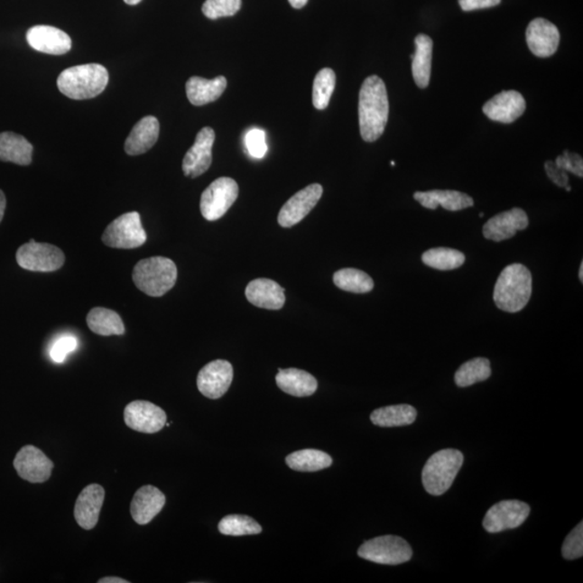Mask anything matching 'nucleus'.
<instances>
[{
  "instance_id": "1",
  "label": "nucleus",
  "mask_w": 583,
  "mask_h": 583,
  "mask_svg": "<svg viewBox=\"0 0 583 583\" xmlns=\"http://www.w3.org/2000/svg\"><path fill=\"white\" fill-rule=\"evenodd\" d=\"M389 117L386 85L376 75L363 82L359 96V124L362 139L375 142L384 134Z\"/></svg>"
},
{
  "instance_id": "2",
  "label": "nucleus",
  "mask_w": 583,
  "mask_h": 583,
  "mask_svg": "<svg viewBox=\"0 0 583 583\" xmlns=\"http://www.w3.org/2000/svg\"><path fill=\"white\" fill-rule=\"evenodd\" d=\"M532 277L526 266L511 264L499 274L494 289L495 304L505 312H519L531 300Z\"/></svg>"
},
{
  "instance_id": "3",
  "label": "nucleus",
  "mask_w": 583,
  "mask_h": 583,
  "mask_svg": "<svg viewBox=\"0 0 583 583\" xmlns=\"http://www.w3.org/2000/svg\"><path fill=\"white\" fill-rule=\"evenodd\" d=\"M108 80V71L103 65H77L60 74L58 88L64 96L73 100H88L101 95Z\"/></svg>"
},
{
  "instance_id": "4",
  "label": "nucleus",
  "mask_w": 583,
  "mask_h": 583,
  "mask_svg": "<svg viewBox=\"0 0 583 583\" xmlns=\"http://www.w3.org/2000/svg\"><path fill=\"white\" fill-rule=\"evenodd\" d=\"M132 279L143 293L161 297L174 287L178 280V268L168 257L145 258L136 264Z\"/></svg>"
},
{
  "instance_id": "5",
  "label": "nucleus",
  "mask_w": 583,
  "mask_h": 583,
  "mask_svg": "<svg viewBox=\"0 0 583 583\" xmlns=\"http://www.w3.org/2000/svg\"><path fill=\"white\" fill-rule=\"evenodd\" d=\"M463 464L464 454L458 449H441L433 454L422 469V484L427 493L432 496L447 493Z\"/></svg>"
},
{
  "instance_id": "6",
  "label": "nucleus",
  "mask_w": 583,
  "mask_h": 583,
  "mask_svg": "<svg viewBox=\"0 0 583 583\" xmlns=\"http://www.w3.org/2000/svg\"><path fill=\"white\" fill-rule=\"evenodd\" d=\"M361 559L384 565H400L412 557V550L403 538L393 535L381 536L363 542L357 550Z\"/></svg>"
},
{
  "instance_id": "7",
  "label": "nucleus",
  "mask_w": 583,
  "mask_h": 583,
  "mask_svg": "<svg viewBox=\"0 0 583 583\" xmlns=\"http://www.w3.org/2000/svg\"><path fill=\"white\" fill-rule=\"evenodd\" d=\"M147 235L137 212L125 213L115 219L102 236L104 245L114 249H136L145 244Z\"/></svg>"
},
{
  "instance_id": "8",
  "label": "nucleus",
  "mask_w": 583,
  "mask_h": 583,
  "mask_svg": "<svg viewBox=\"0 0 583 583\" xmlns=\"http://www.w3.org/2000/svg\"><path fill=\"white\" fill-rule=\"evenodd\" d=\"M239 195V186L230 178H219L202 192L200 210L208 222L217 221L233 207Z\"/></svg>"
},
{
  "instance_id": "9",
  "label": "nucleus",
  "mask_w": 583,
  "mask_h": 583,
  "mask_svg": "<svg viewBox=\"0 0 583 583\" xmlns=\"http://www.w3.org/2000/svg\"><path fill=\"white\" fill-rule=\"evenodd\" d=\"M16 262L21 268L30 272L52 273L62 268L65 255L58 246L49 244H37L31 240L19 247Z\"/></svg>"
},
{
  "instance_id": "10",
  "label": "nucleus",
  "mask_w": 583,
  "mask_h": 583,
  "mask_svg": "<svg viewBox=\"0 0 583 583\" xmlns=\"http://www.w3.org/2000/svg\"><path fill=\"white\" fill-rule=\"evenodd\" d=\"M531 514V507L520 500H503L494 504L484 516L483 527L492 533L502 532L524 523Z\"/></svg>"
},
{
  "instance_id": "11",
  "label": "nucleus",
  "mask_w": 583,
  "mask_h": 583,
  "mask_svg": "<svg viewBox=\"0 0 583 583\" xmlns=\"http://www.w3.org/2000/svg\"><path fill=\"white\" fill-rule=\"evenodd\" d=\"M124 420L132 430L153 434L166 426L167 414L162 408L148 401L137 400L125 406Z\"/></svg>"
},
{
  "instance_id": "12",
  "label": "nucleus",
  "mask_w": 583,
  "mask_h": 583,
  "mask_svg": "<svg viewBox=\"0 0 583 583\" xmlns=\"http://www.w3.org/2000/svg\"><path fill=\"white\" fill-rule=\"evenodd\" d=\"M233 379L232 363L216 360L201 368L197 377V387L206 398L217 400L228 392Z\"/></svg>"
},
{
  "instance_id": "13",
  "label": "nucleus",
  "mask_w": 583,
  "mask_h": 583,
  "mask_svg": "<svg viewBox=\"0 0 583 583\" xmlns=\"http://www.w3.org/2000/svg\"><path fill=\"white\" fill-rule=\"evenodd\" d=\"M14 467L23 480L43 483L51 478L54 464L42 449L32 445H26L16 454Z\"/></svg>"
},
{
  "instance_id": "14",
  "label": "nucleus",
  "mask_w": 583,
  "mask_h": 583,
  "mask_svg": "<svg viewBox=\"0 0 583 583\" xmlns=\"http://www.w3.org/2000/svg\"><path fill=\"white\" fill-rule=\"evenodd\" d=\"M323 189L320 184H311L305 187L284 203L279 212L280 227L290 228L299 224L310 214L321 199Z\"/></svg>"
},
{
  "instance_id": "15",
  "label": "nucleus",
  "mask_w": 583,
  "mask_h": 583,
  "mask_svg": "<svg viewBox=\"0 0 583 583\" xmlns=\"http://www.w3.org/2000/svg\"><path fill=\"white\" fill-rule=\"evenodd\" d=\"M214 141H216V132L210 126H206L197 134L194 145L186 153L183 166H181L187 178H198L210 169Z\"/></svg>"
},
{
  "instance_id": "16",
  "label": "nucleus",
  "mask_w": 583,
  "mask_h": 583,
  "mask_svg": "<svg viewBox=\"0 0 583 583\" xmlns=\"http://www.w3.org/2000/svg\"><path fill=\"white\" fill-rule=\"evenodd\" d=\"M526 42L532 53L536 57H551L559 48L560 32L558 27L546 19L532 20L526 29Z\"/></svg>"
},
{
  "instance_id": "17",
  "label": "nucleus",
  "mask_w": 583,
  "mask_h": 583,
  "mask_svg": "<svg viewBox=\"0 0 583 583\" xmlns=\"http://www.w3.org/2000/svg\"><path fill=\"white\" fill-rule=\"evenodd\" d=\"M104 499L106 489L100 484H90L82 489L76 500L74 516L77 523L84 530L91 531L97 526Z\"/></svg>"
},
{
  "instance_id": "18",
  "label": "nucleus",
  "mask_w": 583,
  "mask_h": 583,
  "mask_svg": "<svg viewBox=\"0 0 583 583\" xmlns=\"http://www.w3.org/2000/svg\"><path fill=\"white\" fill-rule=\"evenodd\" d=\"M530 225L527 214L520 208L497 214L483 227V236L488 240L500 242L513 238L520 230Z\"/></svg>"
},
{
  "instance_id": "19",
  "label": "nucleus",
  "mask_w": 583,
  "mask_h": 583,
  "mask_svg": "<svg viewBox=\"0 0 583 583\" xmlns=\"http://www.w3.org/2000/svg\"><path fill=\"white\" fill-rule=\"evenodd\" d=\"M526 103L518 91H503L495 96L483 106V113L494 121L513 124L524 114Z\"/></svg>"
},
{
  "instance_id": "20",
  "label": "nucleus",
  "mask_w": 583,
  "mask_h": 583,
  "mask_svg": "<svg viewBox=\"0 0 583 583\" xmlns=\"http://www.w3.org/2000/svg\"><path fill=\"white\" fill-rule=\"evenodd\" d=\"M26 40L36 51L51 54V56H62L71 48L70 37L57 27L49 25L32 27L26 32Z\"/></svg>"
},
{
  "instance_id": "21",
  "label": "nucleus",
  "mask_w": 583,
  "mask_h": 583,
  "mask_svg": "<svg viewBox=\"0 0 583 583\" xmlns=\"http://www.w3.org/2000/svg\"><path fill=\"white\" fill-rule=\"evenodd\" d=\"M166 504V496L161 489L145 486L137 489L131 502L132 519L139 525H146L162 513Z\"/></svg>"
},
{
  "instance_id": "22",
  "label": "nucleus",
  "mask_w": 583,
  "mask_h": 583,
  "mask_svg": "<svg viewBox=\"0 0 583 583\" xmlns=\"http://www.w3.org/2000/svg\"><path fill=\"white\" fill-rule=\"evenodd\" d=\"M245 296L252 305L268 310H279L285 304L284 289L273 280H253L245 289Z\"/></svg>"
},
{
  "instance_id": "23",
  "label": "nucleus",
  "mask_w": 583,
  "mask_h": 583,
  "mask_svg": "<svg viewBox=\"0 0 583 583\" xmlns=\"http://www.w3.org/2000/svg\"><path fill=\"white\" fill-rule=\"evenodd\" d=\"M161 125L156 117L142 118L132 129L125 143V151L130 156H139L145 153L156 144Z\"/></svg>"
},
{
  "instance_id": "24",
  "label": "nucleus",
  "mask_w": 583,
  "mask_h": 583,
  "mask_svg": "<svg viewBox=\"0 0 583 583\" xmlns=\"http://www.w3.org/2000/svg\"><path fill=\"white\" fill-rule=\"evenodd\" d=\"M227 88V79L224 76L211 80L194 76L186 82V95L192 106H202L218 100Z\"/></svg>"
},
{
  "instance_id": "25",
  "label": "nucleus",
  "mask_w": 583,
  "mask_h": 583,
  "mask_svg": "<svg viewBox=\"0 0 583 583\" xmlns=\"http://www.w3.org/2000/svg\"><path fill=\"white\" fill-rule=\"evenodd\" d=\"M414 199L423 208L430 210H436L439 206H441L445 210L455 212L475 205L470 196L456 190L417 191L414 194Z\"/></svg>"
},
{
  "instance_id": "26",
  "label": "nucleus",
  "mask_w": 583,
  "mask_h": 583,
  "mask_svg": "<svg viewBox=\"0 0 583 583\" xmlns=\"http://www.w3.org/2000/svg\"><path fill=\"white\" fill-rule=\"evenodd\" d=\"M276 383L283 393L297 398L310 397L318 389L317 379L299 368H279Z\"/></svg>"
},
{
  "instance_id": "27",
  "label": "nucleus",
  "mask_w": 583,
  "mask_h": 583,
  "mask_svg": "<svg viewBox=\"0 0 583 583\" xmlns=\"http://www.w3.org/2000/svg\"><path fill=\"white\" fill-rule=\"evenodd\" d=\"M415 53L412 54V77L416 85L425 89L430 82L433 42L430 37L420 34L415 38Z\"/></svg>"
},
{
  "instance_id": "28",
  "label": "nucleus",
  "mask_w": 583,
  "mask_h": 583,
  "mask_svg": "<svg viewBox=\"0 0 583 583\" xmlns=\"http://www.w3.org/2000/svg\"><path fill=\"white\" fill-rule=\"evenodd\" d=\"M32 145L24 136L14 132L0 134V162L29 166L32 163Z\"/></svg>"
},
{
  "instance_id": "29",
  "label": "nucleus",
  "mask_w": 583,
  "mask_h": 583,
  "mask_svg": "<svg viewBox=\"0 0 583 583\" xmlns=\"http://www.w3.org/2000/svg\"><path fill=\"white\" fill-rule=\"evenodd\" d=\"M416 418L417 411L414 406L409 404L384 406L371 414L374 425L384 428L409 426Z\"/></svg>"
},
{
  "instance_id": "30",
  "label": "nucleus",
  "mask_w": 583,
  "mask_h": 583,
  "mask_svg": "<svg viewBox=\"0 0 583 583\" xmlns=\"http://www.w3.org/2000/svg\"><path fill=\"white\" fill-rule=\"evenodd\" d=\"M88 327L93 333L101 337H112V335H124L125 328L123 320L117 312L107 310V308L96 307L88 313Z\"/></svg>"
},
{
  "instance_id": "31",
  "label": "nucleus",
  "mask_w": 583,
  "mask_h": 583,
  "mask_svg": "<svg viewBox=\"0 0 583 583\" xmlns=\"http://www.w3.org/2000/svg\"><path fill=\"white\" fill-rule=\"evenodd\" d=\"M292 470L300 472H317L327 469L333 464L331 456L319 449H301L292 453L285 458Z\"/></svg>"
},
{
  "instance_id": "32",
  "label": "nucleus",
  "mask_w": 583,
  "mask_h": 583,
  "mask_svg": "<svg viewBox=\"0 0 583 583\" xmlns=\"http://www.w3.org/2000/svg\"><path fill=\"white\" fill-rule=\"evenodd\" d=\"M492 375L491 362L486 357H476L467 361L455 374V383L460 388L487 381Z\"/></svg>"
},
{
  "instance_id": "33",
  "label": "nucleus",
  "mask_w": 583,
  "mask_h": 583,
  "mask_svg": "<svg viewBox=\"0 0 583 583\" xmlns=\"http://www.w3.org/2000/svg\"><path fill=\"white\" fill-rule=\"evenodd\" d=\"M334 284L350 293L365 294L374 289L373 279L365 272L356 268H344L334 273Z\"/></svg>"
},
{
  "instance_id": "34",
  "label": "nucleus",
  "mask_w": 583,
  "mask_h": 583,
  "mask_svg": "<svg viewBox=\"0 0 583 583\" xmlns=\"http://www.w3.org/2000/svg\"><path fill=\"white\" fill-rule=\"evenodd\" d=\"M421 260L438 271H453L464 265L466 256L464 253L449 247H434L423 253Z\"/></svg>"
},
{
  "instance_id": "35",
  "label": "nucleus",
  "mask_w": 583,
  "mask_h": 583,
  "mask_svg": "<svg viewBox=\"0 0 583 583\" xmlns=\"http://www.w3.org/2000/svg\"><path fill=\"white\" fill-rule=\"evenodd\" d=\"M219 532L225 536L257 535L262 532V526L251 516L230 514L225 516L218 524Z\"/></svg>"
},
{
  "instance_id": "36",
  "label": "nucleus",
  "mask_w": 583,
  "mask_h": 583,
  "mask_svg": "<svg viewBox=\"0 0 583 583\" xmlns=\"http://www.w3.org/2000/svg\"><path fill=\"white\" fill-rule=\"evenodd\" d=\"M335 85H337V75L331 69H323L316 75L312 87V103L317 109H326L331 100Z\"/></svg>"
},
{
  "instance_id": "37",
  "label": "nucleus",
  "mask_w": 583,
  "mask_h": 583,
  "mask_svg": "<svg viewBox=\"0 0 583 583\" xmlns=\"http://www.w3.org/2000/svg\"><path fill=\"white\" fill-rule=\"evenodd\" d=\"M241 0H206L202 13L210 20L233 16L241 9Z\"/></svg>"
},
{
  "instance_id": "38",
  "label": "nucleus",
  "mask_w": 583,
  "mask_h": 583,
  "mask_svg": "<svg viewBox=\"0 0 583 583\" xmlns=\"http://www.w3.org/2000/svg\"><path fill=\"white\" fill-rule=\"evenodd\" d=\"M562 554L565 560L580 559L583 555V523L580 522L566 537Z\"/></svg>"
},
{
  "instance_id": "39",
  "label": "nucleus",
  "mask_w": 583,
  "mask_h": 583,
  "mask_svg": "<svg viewBox=\"0 0 583 583\" xmlns=\"http://www.w3.org/2000/svg\"><path fill=\"white\" fill-rule=\"evenodd\" d=\"M245 145L252 157L261 159L265 156L268 150L265 132L261 129L247 132Z\"/></svg>"
},
{
  "instance_id": "40",
  "label": "nucleus",
  "mask_w": 583,
  "mask_h": 583,
  "mask_svg": "<svg viewBox=\"0 0 583 583\" xmlns=\"http://www.w3.org/2000/svg\"><path fill=\"white\" fill-rule=\"evenodd\" d=\"M79 346L76 338L66 335L60 338L54 342L51 349V359L56 363H62L71 352L75 351Z\"/></svg>"
},
{
  "instance_id": "41",
  "label": "nucleus",
  "mask_w": 583,
  "mask_h": 583,
  "mask_svg": "<svg viewBox=\"0 0 583 583\" xmlns=\"http://www.w3.org/2000/svg\"><path fill=\"white\" fill-rule=\"evenodd\" d=\"M560 168L564 171L573 173L577 176H583V161L578 153L565 151L562 155H560L555 161Z\"/></svg>"
},
{
  "instance_id": "42",
  "label": "nucleus",
  "mask_w": 583,
  "mask_h": 583,
  "mask_svg": "<svg viewBox=\"0 0 583 583\" xmlns=\"http://www.w3.org/2000/svg\"><path fill=\"white\" fill-rule=\"evenodd\" d=\"M544 169L549 176V179L557 184L559 187L569 186V175L562 168H560L555 162H547L544 163Z\"/></svg>"
},
{
  "instance_id": "43",
  "label": "nucleus",
  "mask_w": 583,
  "mask_h": 583,
  "mask_svg": "<svg viewBox=\"0 0 583 583\" xmlns=\"http://www.w3.org/2000/svg\"><path fill=\"white\" fill-rule=\"evenodd\" d=\"M502 0H459L460 8L464 11H473L496 7Z\"/></svg>"
},
{
  "instance_id": "44",
  "label": "nucleus",
  "mask_w": 583,
  "mask_h": 583,
  "mask_svg": "<svg viewBox=\"0 0 583 583\" xmlns=\"http://www.w3.org/2000/svg\"><path fill=\"white\" fill-rule=\"evenodd\" d=\"M98 583H129L130 581L119 578V577H104V578L98 579Z\"/></svg>"
},
{
  "instance_id": "45",
  "label": "nucleus",
  "mask_w": 583,
  "mask_h": 583,
  "mask_svg": "<svg viewBox=\"0 0 583 583\" xmlns=\"http://www.w3.org/2000/svg\"><path fill=\"white\" fill-rule=\"evenodd\" d=\"M5 210V197L2 190H0V222L3 221Z\"/></svg>"
},
{
  "instance_id": "46",
  "label": "nucleus",
  "mask_w": 583,
  "mask_h": 583,
  "mask_svg": "<svg viewBox=\"0 0 583 583\" xmlns=\"http://www.w3.org/2000/svg\"><path fill=\"white\" fill-rule=\"evenodd\" d=\"M289 3L293 8L301 9L305 7V5L308 3V0H289Z\"/></svg>"
},
{
  "instance_id": "47",
  "label": "nucleus",
  "mask_w": 583,
  "mask_h": 583,
  "mask_svg": "<svg viewBox=\"0 0 583 583\" xmlns=\"http://www.w3.org/2000/svg\"><path fill=\"white\" fill-rule=\"evenodd\" d=\"M124 2L126 5H139L142 2V0H124Z\"/></svg>"
},
{
  "instance_id": "48",
  "label": "nucleus",
  "mask_w": 583,
  "mask_h": 583,
  "mask_svg": "<svg viewBox=\"0 0 583 583\" xmlns=\"http://www.w3.org/2000/svg\"><path fill=\"white\" fill-rule=\"evenodd\" d=\"M579 279L580 282H583V263H581L580 271H579Z\"/></svg>"
},
{
  "instance_id": "49",
  "label": "nucleus",
  "mask_w": 583,
  "mask_h": 583,
  "mask_svg": "<svg viewBox=\"0 0 583 583\" xmlns=\"http://www.w3.org/2000/svg\"><path fill=\"white\" fill-rule=\"evenodd\" d=\"M565 189H566V190H568V191H570V190H571V187H569V186H566V187H565Z\"/></svg>"
},
{
  "instance_id": "50",
  "label": "nucleus",
  "mask_w": 583,
  "mask_h": 583,
  "mask_svg": "<svg viewBox=\"0 0 583 583\" xmlns=\"http://www.w3.org/2000/svg\"><path fill=\"white\" fill-rule=\"evenodd\" d=\"M484 217V213H480V217Z\"/></svg>"
}]
</instances>
